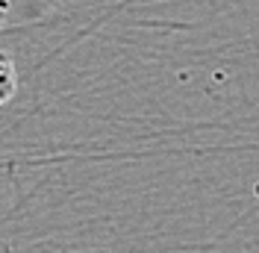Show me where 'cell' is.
<instances>
[{
	"label": "cell",
	"instance_id": "1",
	"mask_svg": "<svg viewBox=\"0 0 259 253\" xmlns=\"http://www.w3.org/2000/svg\"><path fill=\"white\" fill-rule=\"evenodd\" d=\"M18 89V74H15V62L9 53H0V103H9L15 97Z\"/></svg>",
	"mask_w": 259,
	"mask_h": 253
}]
</instances>
